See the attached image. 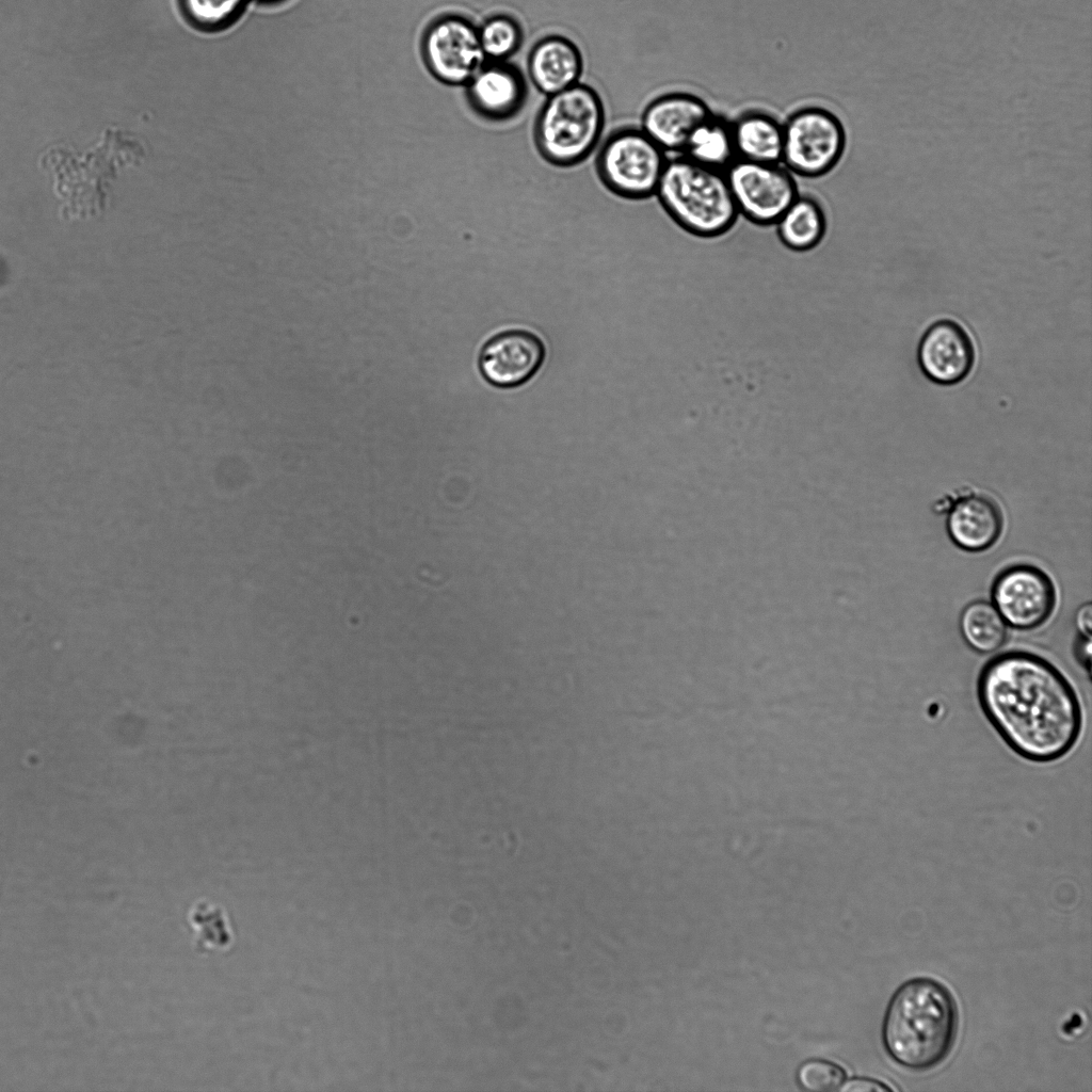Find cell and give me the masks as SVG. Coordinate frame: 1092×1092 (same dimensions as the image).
Returning <instances> with one entry per match:
<instances>
[{"instance_id": "obj_1", "label": "cell", "mask_w": 1092, "mask_h": 1092, "mask_svg": "<svg viewBox=\"0 0 1092 1092\" xmlns=\"http://www.w3.org/2000/svg\"><path fill=\"white\" fill-rule=\"evenodd\" d=\"M976 696L998 737L1027 761L1060 760L1080 739L1083 709L1075 687L1037 653L1008 649L987 659L977 675Z\"/></svg>"}, {"instance_id": "obj_19", "label": "cell", "mask_w": 1092, "mask_h": 1092, "mask_svg": "<svg viewBox=\"0 0 1092 1092\" xmlns=\"http://www.w3.org/2000/svg\"><path fill=\"white\" fill-rule=\"evenodd\" d=\"M681 155L702 165L725 171L737 159L730 122L712 112L692 131Z\"/></svg>"}, {"instance_id": "obj_6", "label": "cell", "mask_w": 1092, "mask_h": 1092, "mask_svg": "<svg viewBox=\"0 0 1092 1092\" xmlns=\"http://www.w3.org/2000/svg\"><path fill=\"white\" fill-rule=\"evenodd\" d=\"M668 154L640 127L613 131L596 156V172L613 194L631 200L655 195Z\"/></svg>"}, {"instance_id": "obj_13", "label": "cell", "mask_w": 1092, "mask_h": 1092, "mask_svg": "<svg viewBox=\"0 0 1092 1092\" xmlns=\"http://www.w3.org/2000/svg\"><path fill=\"white\" fill-rule=\"evenodd\" d=\"M464 86L469 108L487 122L514 118L528 99L523 71L508 61H485Z\"/></svg>"}, {"instance_id": "obj_2", "label": "cell", "mask_w": 1092, "mask_h": 1092, "mask_svg": "<svg viewBox=\"0 0 1092 1092\" xmlns=\"http://www.w3.org/2000/svg\"><path fill=\"white\" fill-rule=\"evenodd\" d=\"M959 1008L940 980L917 976L892 994L881 1024V1043L898 1066L915 1073L942 1064L958 1037Z\"/></svg>"}, {"instance_id": "obj_18", "label": "cell", "mask_w": 1092, "mask_h": 1092, "mask_svg": "<svg viewBox=\"0 0 1092 1092\" xmlns=\"http://www.w3.org/2000/svg\"><path fill=\"white\" fill-rule=\"evenodd\" d=\"M773 226L785 247L794 253H805L817 247L823 240L828 219L815 196L799 193Z\"/></svg>"}, {"instance_id": "obj_25", "label": "cell", "mask_w": 1092, "mask_h": 1092, "mask_svg": "<svg viewBox=\"0 0 1092 1092\" xmlns=\"http://www.w3.org/2000/svg\"><path fill=\"white\" fill-rule=\"evenodd\" d=\"M838 1091H841V1092H872V1091L884 1092V1091H893V1088H890L888 1085H886L885 1082L880 1081L878 1079H873V1078H869V1077H853V1078H850L847 1081H844V1083L840 1086Z\"/></svg>"}, {"instance_id": "obj_3", "label": "cell", "mask_w": 1092, "mask_h": 1092, "mask_svg": "<svg viewBox=\"0 0 1092 1092\" xmlns=\"http://www.w3.org/2000/svg\"><path fill=\"white\" fill-rule=\"evenodd\" d=\"M132 134L109 129L93 148L80 151L64 144L46 150L42 166L53 179L60 216L69 222L100 216L110 203V188L121 170L143 155Z\"/></svg>"}, {"instance_id": "obj_27", "label": "cell", "mask_w": 1092, "mask_h": 1092, "mask_svg": "<svg viewBox=\"0 0 1092 1092\" xmlns=\"http://www.w3.org/2000/svg\"><path fill=\"white\" fill-rule=\"evenodd\" d=\"M256 1L261 2V3L272 4V3H277L279 1H283V0H256Z\"/></svg>"}, {"instance_id": "obj_10", "label": "cell", "mask_w": 1092, "mask_h": 1092, "mask_svg": "<svg viewBox=\"0 0 1092 1092\" xmlns=\"http://www.w3.org/2000/svg\"><path fill=\"white\" fill-rule=\"evenodd\" d=\"M992 604L1006 624L1017 630L1042 626L1056 606V589L1038 566L1018 563L1003 568L991 589Z\"/></svg>"}, {"instance_id": "obj_9", "label": "cell", "mask_w": 1092, "mask_h": 1092, "mask_svg": "<svg viewBox=\"0 0 1092 1092\" xmlns=\"http://www.w3.org/2000/svg\"><path fill=\"white\" fill-rule=\"evenodd\" d=\"M725 174L739 214L758 226H773L800 193L782 163L736 159Z\"/></svg>"}, {"instance_id": "obj_17", "label": "cell", "mask_w": 1092, "mask_h": 1092, "mask_svg": "<svg viewBox=\"0 0 1092 1092\" xmlns=\"http://www.w3.org/2000/svg\"><path fill=\"white\" fill-rule=\"evenodd\" d=\"M737 159L781 163L783 150V123L773 114L751 109L730 122Z\"/></svg>"}, {"instance_id": "obj_14", "label": "cell", "mask_w": 1092, "mask_h": 1092, "mask_svg": "<svg viewBox=\"0 0 1092 1092\" xmlns=\"http://www.w3.org/2000/svg\"><path fill=\"white\" fill-rule=\"evenodd\" d=\"M711 113L700 96L669 92L646 105L640 128L668 155H681L692 131Z\"/></svg>"}, {"instance_id": "obj_8", "label": "cell", "mask_w": 1092, "mask_h": 1092, "mask_svg": "<svg viewBox=\"0 0 1092 1092\" xmlns=\"http://www.w3.org/2000/svg\"><path fill=\"white\" fill-rule=\"evenodd\" d=\"M421 57L429 73L440 83L464 86L486 61L478 27L466 16L448 13L425 27Z\"/></svg>"}, {"instance_id": "obj_26", "label": "cell", "mask_w": 1092, "mask_h": 1092, "mask_svg": "<svg viewBox=\"0 0 1092 1092\" xmlns=\"http://www.w3.org/2000/svg\"><path fill=\"white\" fill-rule=\"evenodd\" d=\"M1092 609L1091 604L1088 603L1082 605L1076 613L1075 623L1082 636H1091V622H1092Z\"/></svg>"}, {"instance_id": "obj_21", "label": "cell", "mask_w": 1092, "mask_h": 1092, "mask_svg": "<svg viewBox=\"0 0 1092 1092\" xmlns=\"http://www.w3.org/2000/svg\"><path fill=\"white\" fill-rule=\"evenodd\" d=\"M188 920L195 933V948L200 953L226 951L234 944V932L222 906L200 900L191 908Z\"/></svg>"}, {"instance_id": "obj_24", "label": "cell", "mask_w": 1092, "mask_h": 1092, "mask_svg": "<svg viewBox=\"0 0 1092 1092\" xmlns=\"http://www.w3.org/2000/svg\"><path fill=\"white\" fill-rule=\"evenodd\" d=\"M845 1079L846 1071L839 1064L825 1059H809L797 1071L799 1086L813 1092L836 1091Z\"/></svg>"}, {"instance_id": "obj_23", "label": "cell", "mask_w": 1092, "mask_h": 1092, "mask_svg": "<svg viewBox=\"0 0 1092 1092\" xmlns=\"http://www.w3.org/2000/svg\"><path fill=\"white\" fill-rule=\"evenodd\" d=\"M250 0H180L188 19L203 30H222L234 23Z\"/></svg>"}, {"instance_id": "obj_5", "label": "cell", "mask_w": 1092, "mask_h": 1092, "mask_svg": "<svg viewBox=\"0 0 1092 1092\" xmlns=\"http://www.w3.org/2000/svg\"><path fill=\"white\" fill-rule=\"evenodd\" d=\"M605 119L604 102L597 91L578 82L547 96L534 122V144L548 163L575 166L596 148Z\"/></svg>"}, {"instance_id": "obj_20", "label": "cell", "mask_w": 1092, "mask_h": 1092, "mask_svg": "<svg viewBox=\"0 0 1092 1092\" xmlns=\"http://www.w3.org/2000/svg\"><path fill=\"white\" fill-rule=\"evenodd\" d=\"M960 631L975 652L990 654L999 649L1007 639V624L992 603H969L960 615Z\"/></svg>"}, {"instance_id": "obj_22", "label": "cell", "mask_w": 1092, "mask_h": 1092, "mask_svg": "<svg viewBox=\"0 0 1092 1092\" xmlns=\"http://www.w3.org/2000/svg\"><path fill=\"white\" fill-rule=\"evenodd\" d=\"M479 42L486 61L504 62L521 47L524 31L516 18L499 13L478 27Z\"/></svg>"}, {"instance_id": "obj_4", "label": "cell", "mask_w": 1092, "mask_h": 1092, "mask_svg": "<svg viewBox=\"0 0 1092 1092\" xmlns=\"http://www.w3.org/2000/svg\"><path fill=\"white\" fill-rule=\"evenodd\" d=\"M655 195L672 221L697 238L724 236L740 216L725 171L684 155L668 159Z\"/></svg>"}, {"instance_id": "obj_15", "label": "cell", "mask_w": 1092, "mask_h": 1092, "mask_svg": "<svg viewBox=\"0 0 1092 1092\" xmlns=\"http://www.w3.org/2000/svg\"><path fill=\"white\" fill-rule=\"evenodd\" d=\"M947 511L946 530L960 549L980 552L998 541L1003 517L998 504L990 497L966 494L953 500Z\"/></svg>"}, {"instance_id": "obj_16", "label": "cell", "mask_w": 1092, "mask_h": 1092, "mask_svg": "<svg viewBox=\"0 0 1092 1092\" xmlns=\"http://www.w3.org/2000/svg\"><path fill=\"white\" fill-rule=\"evenodd\" d=\"M527 74L533 86L546 96L577 84L583 71L578 46L560 34L541 37L527 57Z\"/></svg>"}, {"instance_id": "obj_11", "label": "cell", "mask_w": 1092, "mask_h": 1092, "mask_svg": "<svg viewBox=\"0 0 1092 1092\" xmlns=\"http://www.w3.org/2000/svg\"><path fill=\"white\" fill-rule=\"evenodd\" d=\"M917 364L930 382L953 386L971 372L976 350L971 337L957 321L941 319L931 323L917 346Z\"/></svg>"}, {"instance_id": "obj_12", "label": "cell", "mask_w": 1092, "mask_h": 1092, "mask_svg": "<svg viewBox=\"0 0 1092 1092\" xmlns=\"http://www.w3.org/2000/svg\"><path fill=\"white\" fill-rule=\"evenodd\" d=\"M545 358L543 341L525 330H508L491 337L481 348L479 369L484 380L498 388H514L528 382Z\"/></svg>"}, {"instance_id": "obj_7", "label": "cell", "mask_w": 1092, "mask_h": 1092, "mask_svg": "<svg viewBox=\"0 0 1092 1092\" xmlns=\"http://www.w3.org/2000/svg\"><path fill=\"white\" fill-rule=\"evenodd\" d=\"M847 146L840 118L820 106H803L783 123L782 164L793 175L818 178L833 171Z\"/></svg>"}]
</instances>
